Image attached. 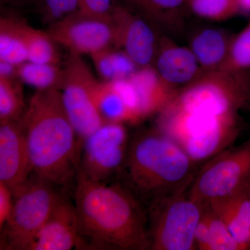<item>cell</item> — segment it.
I'll return each instance as SVG.
<instances>
[{
    "label": "cell",
    "mask_w": 250,
    "mask_h": 250,
    "mask_svg": "<svg viewBox=\"0 0 250 250\" xmlns=\"http://www.w3.org/2000/svg\"><path fill=\"white\" fill-rule=\"evenodd\" d=\"M93 95L99 111L105 122L133 121L129 108L111 82L98 81L94 86Z\"/></svg>",
    "instance_id": "cell-21"
},
{
    "label": "cell",
    "mask_w": 250,
    "mask_h": 250,
    "mask_svg": "<svg viewBox=\"0 0 250 250\" xmlns=\"http://www.w3.org/2000/svg\"><path fill=\"white\" fill-rule=\"evenodd\" d=\"M238 10L250 14V0H235Z\"/></svg>",
    "instance_id": "cell-34"
},
{
    "label": "cell",
    "mask_w": 250,
    "mask_h": 250,
    "mask_svg": "<svg viewBox=\"0 0 250 250\" xmlns=\"http://www.w3.org/2000/svg\"><path fill=\"white\" fill-rule=\"evenodd\" d=\"M1 5L12 6V7H25L33 6L35 0H0Z\"/></svg>",
    "instance_id": "cell-33"
},
{
    "label": "cell",
    "mask_w": 250,
    "mask_h": 250,
    "mask_svg": "<svg viewBox=\"0 0 250 250\" xmlns=\"http://www.w3.org/2000/svg\"><path fill=\"white\" fill-rule=\"evenodd\" d=\"M195 14L209 19H220L238 11L235 0H191Z\"/></svg>",
    "instance_id": "cell-27"
},
{
    "label": "cell",
    "mask_w": 250,
    "mask_h": 250,
    "mask_svg": "<svg viewBox=\"0 0 250 250\" xmlns=\"http://www.w3.org/2000/svg\"><path fill=\"white\" fill-rule=\"evenodd\" d=\"M17 65L0 61V77H17Z\"/></svg>",
    "instance_id": "cell-32"
},
{
    "label": "cell",
    "mask_w": 250,
    "mask_h": 250,
    "mask_svg": "<svg viewBox=\"0 0 250 250\" xmlns=\"http://www.w3.org/2000/svg\"><path fill=\"white\" fill-rule=\"evenodd\" d=\"M90 57L98 75L104 82L128 79L137 71V65L124 51L115 50L109 47Z\"/></svg>",
    "instance_id": "cell-19"
},
{
    "label": "cell",
    "mask_w": 250,
    "mask_h": 250,
    "mask_svg": "<svg viewBox=\"0 0 250 250\" xmlns=\"http://www.w3.org/2000/svg\"><path fill=\"white\" fill-rule=\"evenodd\" d=\"M24 21L14 16L0 19V61L19 65L28 61L27 44L23 35Z\"/></svg>",
    "instance_id": "cell-18"
},
{
    "label": "cell",
    "mask_w": 250,
    "mask_h": 250,
    "mask_svg": "<svg viewBox=\"0 0 250 250\" xmlns=\"http://www.w3.org/2000/svg\"><path fill=\"white\" fill-rule=\"evenodd\" d=\"M31 174L27 141L21 121L0 123V182L14 192Z\"/></svg>",
    "instance_id": "cell-13"
},
{
    "label": "cell",
    "mask_w": 250,
    "mask_h": 250,
    "mask_svg": "<svg viewBox=\"0 0 250 250\" xmlns=\"http://www.w3.org/2000/svg\"><path fill=\"white\" fill-rule=\"evenodd\" d=\"M202 213L208 225V250H242L227 225L209 205L203 207Z\"/></svg>",
    "instance_id": "cell-25"
},
{
    "label": "cell",
    "mask_w": 250,
    "mask_h": 250,
    "mask_svg": "<svg viewBox=\"0 0 250 250\" xmlns=\"http://www.w3.org/2000/svg\"><path fill=\"white\" fill-rule=\"evenodd\" d=\"M230 59L235 68L245 70L250 67V23L233 41Z\"/></svg>",
    "instance_id": "cell-29"
},
{
    "label": "cell",
    "mask_w": 250,
    "mask_h": 250,
    "mask_svg": "<svg viewBox=\"0 0 250 250\" xmlns=\"http://www.w3.org/2000/svg\"><path fill=\"white\" fill-rule=\"evenodd\" d=\"M32 7L48 27L80 11V0H35Z\"/></svg>",
    "instance_id": "cell-26"
},
{
    "label": "cell",
    "mask_w": 250,
    "mask_h": 250,
    "mask_svg": "<svg viewBox=\"0 0 250 250\" xmlns=\"http://www.w3.org/2000/svg\"><path fill=\"white\" fill-rule=\"evenodd\" d=\"M198 61L192 51L185 47L166 49L156 62V72L166 84L187 83L197 71Z\"/></svg>",
    "instance_id": "cell-17"
},
{
    "label": "cell",
    "mask_w": 250,
    "mask_h": 250,
    "mask_svg": "<svg viewBox=\"0 0 250 250\" xmlns=\"http://www.w3.org/2000/svg\"><path fill=\"white\" fill-rule=\"evenodd\" d=\"M198 170L182 146L158 129L129 140L124 164L114 181L148 213L161 202L185 193Z\"/></svg>",
    "instance_id": "cell-3"
},
{
    "label": "cell",
    "mask_w": 250,
    "mask_h": 250,
    "mask_svg": "<svg viewBox=\"0 0 250 250\" xmlns=\"http://www.w3.org/2000/svg\"><path fill=\"white\" fill-rule=\"evenodd\" d=\"M22 82L0 77V123L18 121L25 111Z\"/></svg>",
    "instance_id": "cell-23"
},
{
    "label": "cell",
    "mask_w": 250,
    "mask_h": 250,
    "mask_svg": "<svg viewBox=\"0 0 250 250\" xmlns=\"http://www.w3.org/2000/svg\"><path fill=\"white\" fill-rule=\"evenodd\" d=\"M192 51L199 62L206 66H213L225 57L226 41L220 31L207 29L194 39Z\"/></svg>",
    "instance_id": "cell-24"
},
{
    "label": "cell",
    "mask_w": 250,
    "mask_h": 250,
    "mask_svg": "<svg viewBox=\"0 0 250 250\" xmlns=\"http://www.w3.org/2000/svg\"><path fill=\"white\" fill-rule=\"evenodd\" d=\"M242 250H250V189L209 204Z\"/></svg>",
    "instance_id": "cell-15"
},
{
    "label": "cell",
    "mask_w": 250,
    "mask_h": 250,
    "mask_svg": "<svg viewBox=\"0 0 250 250\" xmlns=\"http://www.w3.org/2000/svg\"><path fill=\"white\" fill-rule=\"evenodd\" d=\"M112 21L115 29L114 45L123 51L139 67H147L155 52L154 31L142 18L125 6L116 3Z\"/></svg>",
    "instance_id": "cell-12"
},
{
    "label": "cell",
    "mask_w": 250,
    "mask_h": 250,
    "mask_svg": "<svg viewBox=\"0 0 250 250\" xmlns=\"http://www.w3.org/2000/svg\"><path fill=\"white\" fill-rule=\"evenodd\" d=\"M47 32L58 45L70 53L88 54L114 45L115 29L112 20L103 19L79 11L47 27Z\"/></svg>",
    "instance_id": "cell-11"
},
{
    "label": "cell",
    "mask_w": 250,
    "mask_h": 250,
    "mask_svg": "<svg viewBox=\"0 0 250 250\" xmlns=\"http://www.w3.org/2000/svg\"><path fill=\"white\" fill-rule=\"evenodd\" d=\"M241 131L238 116L215 117L187 113L177 126V143L196 164L223 152Z\"/></svg>",
    "instance_id": "cell-8"
},
{
    "label": "cell",
    "mask_w": 250,
    "mask_h": 250,
    "mask_svg": "<svg viewBox=\"0 0 250 250\" xmlns=\"http://www.w3.org/2000/svg\"><path fill=\"white\" fill-rule=\"evenodd\" d=\"M14 192L6 184L0 182V229L9 220L14 207Z\"/></svg>",
    "instance_id": "cell-31"
},
{
    "label": "cell",
    "mask_w": 250,
    "mask_h": 250,
    "mask_svg": "<svg viewBox=\"0 0 250 250\" xmlns=\"http://www.w3.org/2000/svg\"><path fill=\"white\" fill-rule=\"evenodd\" d=\"M97 82L81 56L70 53L63 67L61 96L67 116L82 143L106 123L94 98Z\"/></svg>",
    "instance_id": "cell-7"
},
{
    "label": "cell",
    "mask_w": 250,
    "mask_h": 250,
    "mask_svg": "<svg viewBox=\"0 0 250 250\" xmlns=\"http://www.w3.org/2000/svg\"><path fill=\"white\" fill-rule=\"evenodd\" d=\"M250 189V139L229 147L199 169L187 194L202 207Z\"/></svg>",
    "instance_id": "cell-5"
},
{
    "label": "cell",
    "mask_w": 250,
    "mask_h": 250,
    "mask_svg": "<svg viewBox=\"0 0 250 250\" xmlns=\"http://www.w3.org/2000/svg\"><path fill=\"white\" fill-rule=\"evenodd\" d=\"M187 192L148 211L150 250H197L195 231L203 207L189 198Z\"/></svg>",
    "instance_id": "cell-6"
},
{
    "label": "cell",
    "mask_w": 250,
    "mask_h": 250,
    "mask_svg": "<svg viewBox=\"0 0 250 250\" xmlns=\"http://www.w3.org/2000/svg\"><path fill=\"white\" fill-rule=\"evenodd\" d=\"M17 77L22 83L38 90H60L63 78V67L59 64L27 62L18 65Z\"/></svg>",
    "instance_id": "cell-20"
},
{
    "label": "cell",
    "mask_w": 250,
    "mask_h": 250,
    "mask_svg": "<svg viewBox=\"0 0 250 250\" xmlns=\"http://www.w3.org/2000/svg\"><path fill=\"white\" fill-rule=\"evenodd\" d=\"M116 2L130 10H136L147 16H157L166 11L180 7L184 0H121Z\"/></svg>",
    "instance_id": "cell-28"
},
{
    "label": "cell",
    "mask_w": 250,
    "mask_h": 250,
    "mask_svg": "<svg viewBox=\"0 0 250 250\" xmlns=\"http://www.w3.org/2000/svg\"><path fill=\"white\" fill-rule=\"evenodd\" d=\"M250 104V81H237L228 86L218 82H200L188 87L166 106L207 116H238V109Z\"/></svg>",
    "instance_id": "cell-10"
},
{
    "label": "cell",
    "mask_w": 250,
    "mask_h": 250,
    "mask_svg": "<svg viewBox=\"0 0 250 250\" xmlns=\"http://www.w3.org/2000/svg\"><path fill=\"white\" fill-rule=\"evenodd\" d=\"M23 35L27 44L28 61L41 63L59 64L60 54L54 41L47 31L31 27L24 22Z\"/></svg>",
    "instance_id": "cell-22"
},
{
    "label": "cell",
    "mask_w": 250,
    "mask_h": 250,
    "mask_svg": "<svg viewBox=\"0 0 250 250\" xmlns=\"http://www.w3.org/2000/svg\"><path fill=\"white\" fill-rule=\"evenodd\" d=\"M31 174L62 192L75 188L82 142L62 105L60 90H38L21 119Z\"/></svg>",
    "instance_id": "cell-2"
},
{
    "label": "cell",
    "mask_w": 250,
    "mask_h": 250,
    "mask_svg": "<svg viewBox=\"0 0 250 250\" xmlns=\"http://www.w3.org/2000/svg\"><path fill=\"white\" fill-rule=\"evenodd\" d=\"M73 192L82 250H150L147 210L121 184L79 170Z\"/></svg>",
    "instance_id": "cell-1"
},
{
    "label": "cell",
    "mask_w": 250,
    "mask_h": 250,
    "mask_svg": "<svg viewBox=\"0 0 250 250\" xmlns=\"http://www.w3.org/2000/svg\"><path fill=\"white\" fill-rule=\"evenodd\" d=\"M139 99L140 120L164 108L170 102L166 83L158 72L149 67H142L129 77Z\"/></svg>",
    "instance_id": "cell-16"
},
{
    "label": "cell",
    "mask_w": 250,
    "mask_h": 250,
    "mask_svg": "<svg viewBox=\"0 0 250 250\" xmlns=\"http://www.w3.org/2000/svg\"><path fill=\"white\" fill-rule=\"evenodd\" d=\"M116 0H80V11L103 19L112 20Z\"/></svg>",
    "instance_id": "cell-30"
},
{
    "label": "cell",
    "mask_w": 250,
    "mask_h": 250,
    "mask_svg": "<svg viewBox=\"0 0 250 250\" xmlns=\"http://www.w3.org/2000/svg\"><path fill=\"white\" fill-rule=\"evenodd\" d=\"M129 143L122 123L106 122L83 140L79 170L95 182H113L124 164Z\"/></svg>",
    "instance_id": "cell-9"
},
{
    "label": "cell",
    "mask_w": 250,
    "mask_h": 250,
    "mask_svg": "<svg viewBox=\"0 0 250 250\" xmlns=\"http://www.w3.org/2000/svg\"><path fill=\"white\" fill-rule=\"evenodd\" d=\"M82 250L78 216L75 205L62 199L36 236L30 250Z\"/></svg>",
    "instance_id": "cell-14"
},
{
    "label": "cell",
    "mask_w": 250,
    "mask_h": 250,
    "mask_svg": "<svg viewBox=\"0 0 250 250\" xmlns=\"http://www.w3.org/2000/svg\"><path fill=\"white\" fill-rule=\"evenodd\" d=\"M52 184L31 174L14 192L12 212L1 230L0 249L30 250L64 192Z\"/></svg>",
    "instance_id": "cell-4"
}]
</instances>
